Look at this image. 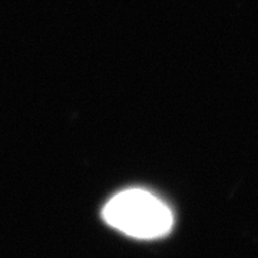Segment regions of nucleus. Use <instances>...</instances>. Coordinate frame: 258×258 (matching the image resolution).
I'll return each mask as SVG.
<instances>
[{
	"label": "nucleus",
	"instance_id": "1",
	"mask_svg": "<svg viewBox=\"0 0 258 258\" xmlns=\"http://www.w3.org/2000/svg\"><path fill=\"white\" fill-rule=\"evenodd\" d=\"M102 215L115 230L141 240L164 237L174 225L169 207L154 194L139 188L112 197L103 207Z\"/></svg>",
	"mask_w": 258,
	"mask_h": 258
}]
</instances>
